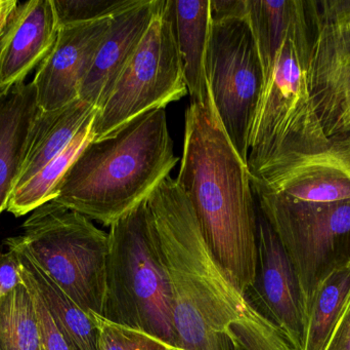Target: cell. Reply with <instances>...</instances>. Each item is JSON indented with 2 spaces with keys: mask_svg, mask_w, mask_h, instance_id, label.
Returning a JSON list of instances; mask_svg holds the SVG:
<instances>
[{
  "mask_svg": "<svg viewBox=\"0 0 350 350\" xmlns=\"http://www.w3.org/2000/svg\"><path fill=\"white\" fill-rule=\"evenodd\" d=\"M147 201L172 282L177 347L294 350L214 258L175 179L166 177Z\"/></svg>",
  "mask_w": 350,
  "mask_h": 350,
  "instance_id": "cell-1",
  "label": "cell"
},
{
  "mask_svg": "<svg viewBox=\"0 0 350 350\" xmlns=\"http://www.w3.org/2000/svg\"><path fill=\"white\" fill-rule=\"evenodd\" d=\"M175 181L214 258L245 294L256 271V199L248 166L226 135L214 103L187 107Z\"/></svg>",
  "mask_w": 350,
  "mask_h": 350,
  "instance_id": "cell-2",
  "label": "cell"
},
{
  "mask_svg": "<svg viewBox=\"0 0 350 350\" xmlns=\"http://www.w3.org/2000/svg\"><path fill=\"white\" fill-rule=\"evenodd\" d=\"M316 0H295L283 41L269 71L249 140L251 181L263 186L318 156L330 153L310 96Z\"/></svg>",
  "mask_w": 350,
  "mask_h": 350,
  "instance_id": "cell-3",
  "label": "cell"
},
{
  "mask_svg": "<svg viewBox=\"0 0 350 350\" xmlns=\"http://www.w3.org/2000/svg\"><path fill=\"white\" fill-rule=\"evenodd\" d=\"M165 108L92 140L55 191L53 201L110 227L148 199L178 162Z\"/></svg>",
  "mask_w": 350,
  "mask_h": 350,
  "instance_id": "cell-4",
  "label": "cell"
},
{
  "mask_svg": "<svg viewBox=\"0 0 350 350\" xmlns=\"http://www.w3.org/2000/svg\"><path fill=\"white\" fill-rule=\"evenodd\" d=\"M102 318L176 347L172 287L147 199L110 226Z\"/></svg>",
  "mask_w": 350,
  "mask_h": 350,
  "instance_id": "cell-5",
  "label": "cell"
},
{
  "mask_svg": "<svg viewBox=\"0 0 350 350\" xmlns=\"http://www.w3.org/2000/svg\"><path fill=\"white\" fill-rule=\"evenodd\" d=\"M33 262L79 308L103 316L109 234L85 216L51 201L31 213L16 236Z\"/></svg>",
  "mask_w": 350,
  "mask_h": 350,
  "instance_id": "cell-6",
  "label": "cell"
},
{
  "mask_svg": "<svg viewBox=\"0 0 350 350\" xmlns=\"http://www.w3.org/2000/svg\"><path fill=\"white\" fill-rule=\"evenodd\" d=\"M257 205L297 275L306 310L323 283L350 262V199L306 203L251 182Z\"/></svg>",
  "mask_w": 350,
  "mask_h": 350,
  "instance_id": "cell-7",
  "label": "cell"
},
{
  "mask_svg": "<svg viewBox=\"0 0 350 350\" xmlns=\"http://www.w3.org/2000/svg\"><path fill=\"white\" fill-rule=\"evenodd\" d=\"M187 94L175 36L174 0L159 8L135 55L92 121V140L116 133L154 109L165 108Z\"/></svg>",
  "mask_w": 350,
  "mask_h": 350,
  "instance_id": "cell-8",
  "label": "cell"
},
{
  "mask_svg": "<svg viewBox=\"0 0 350 350\" xmlns=\"http://www.w3.org/2000/svg\"><path fill=\"white\" fill-rule=\"evenodd\" d=\"M206 74L220 123L247 164L251 129L265 76L246 16L211 22Z\"/></svg>",
  "mask_w": 350,
  "mask_h": 350,
  "instance_id": "cell-9",
  "label": "cell"
},
{
  "mask_svg": "<svg viewBox=\"0 0 350 350\" xmlns=\"http://www.w3.org/2000/svg\"><path fill=\"white\" fill-rule=\"evenodd\" d=\"M317 30L310 58V96L331 145L350 135V0H316Z\"/></svg>",
  "mask_w": 350,
  "mask_h": 350,
  "instance_id": "cell-10",
  "label": "cell"
},
{
  "mask_svg": "<svg viewBox=\"0 0 350 350\" xmlns=\"http://www.w3.org/2000/svg\"><path fill=\"white\" fill-rule=\"evenodd\" d=\"M255 279L245 292L251 305L282 331L294 350H304L308 310L293 265L256 203Z\"/></svg>",
  "mask_w": 350,
  "mask_h": 350,
  "instance_id": "cell-11",
  "label": "cell"
},
{
  "mask_svg": "<svg viewBox=\"0 0 350 350\" xmlns=\"http://www.w3.org/2000/svg\"><path fill=\"white\" fill-rule=\"evenodd\" d=\"M112 18L68 25L37 68L33 84L39 108H63L79 99V90Z\"/></svg>",
  "mask_w": 350,
  "mask_h": 350,
  "instance_id": "cell-12",
  "label": "cell"
},
{
  "mask_svg": "<svg viewBox=\"0 0 350 350\" xmlns=\"http://www.w3.org/2000/svg\"><path fill=\"white\" fill-rule=\"evenodd\" d=\"M59 31L53 0L18 3L0 37V92L24 82L49 55Z\"/></svg>",
  "mask_w": 350,
  "mask_h": 350,
  "instance_id": "cell-13",
  "label": "cell"
},
{
  "mask_svg": "<svg viewBox=\"0 0 350 350\" xmlns=\"http://www.w3.org/2000/svg\"><path fill=\"white\" fill-rule=\"evenodd\" d=\"M159 4L160 0H141L137 5L111 20L90 71L80 86V100L96 110L106 102L153 22Z\"/></svg>",
  "mask_w": 350,
  "mask_h": 350,
  "instance_id": "cell-14",
  "label": "cell"
},
{
  "mask_svg": "<svg viewBox=\"0 0 350 350\" xmlns=\"http://www.w3.org/2000/svg\"><path fill=\"white\" fill-rule=\"evenodd\" d=\"M5 246L18 257L21 277L25 285L39 298L51 314L55 326L71 350H100V325L62 291L30 258L16 236L8 238Z\"/></svg>",
  "mask_w": 350,
  "mask_h": 350,
  "instance_id": "cell-15",
  "label": "cell"
},
{
  "mask_svg": "<svg viewBox=\"0 0 350 350\" xmlns=\"http://www.w3.org/2000/svg\"><path fill=\"white\" fill-rule=\"evenodd\" d=\"M33 82L0 92V214L16 188L33 121L39 111Z\"/></svg>",
  "mask_w": 350,
  "mask_h": 350,
  "instance_id": "cell-16",
  "label": "cell"
},
{
  "mask_svg": "<svg viewBox=\"0 0 350 350\" xmlns=\"http://www.w3.org/2000/svg\"><path fill=\"white\" fill-rule=\"evenodd\" d=\"M174 18L177 49L191 103L213 104L207 74L206 58L209 43V0H174Z\"/></svg>",
  "mask_w": 350,
  "mask_h": 350,
  "instance_id": "cell-17",
  "label": "cell"
},
{
  "mask_svg": "<svg viewBox=\"0 0 350 350\" xmlns=\"http://www.w3.org/2000/svg\"><path fill=\"white\" fill-rule=\"evenodd\" d=\"M96 112L94 106L80 99L55 110L39 109L31 127L14 190L28 182L47 162L62 153Z\"/></svg>",
  "mask_w": 350,
  "mask_h": 350,
  "instance_id": "cell-18",
  "label": "cell"
},
{
  "mask_svg": "<svg viewBox=\"0 0 350 350\" xmlns=\"http://www.w3.org/2000/svg\"><path fill=\"white\" fill-rule=\"evenodd\" d=\"M260 186L306 203L347 201L350 199V173L332 154L327 153L291 168L269 186Z\"/></svg>",
  "mask_w": 350,
  "mask_h": 350,
  "instance_id": "cell-19",
  "label": "cell"
},
{
  "mask_svg": "<svg viewBox=\"0 0 350 350\" xmlns=\"http://www.w3.org/2000/svg\"><path fill=\"white\" fill-rule=\"evenodd\" d=\"M94 115L84 123L83 127L62 153L47 162L28 182L12 193L5 211L16 217H22L32 213L43 203L53 201L57 185L72 164L75 162L80 152L94 139L92 127Z\"/></svg>",
  "mask_w": 350,
  "mask_h": 350,
  "instance_id": "cell-20",
  "label": "cell"
},
{
  "mask_svg": "<svg viewBox=\"0 0 350 350\" xmlns=\"http://www.w3.org/2000/svg\"><path fill=\"white\" fill-rule=\"evenodd\" d=\"M350 299V264L321 285L308 314L304 350H325Z\"/></svg>",
  "mask_w": 350,
  "mask_h": 350,
  "instance_id": "cell-21",
  "label": "cell"
},
{
  "mask_svg": "<svg viewBox=\"0 0 350 350\" xmlns=\"http://www.w3.org/2000/svg\"><path fill=\"white\" fill-rule=\"evenodd\" d=\"M0 350H42L34 300L24 282L0 297Z\"/></svg>",
  "mask_w": 350,
  "mask_h": 350,
  "instance_id": "cell-22",
  "label": "cell"
},
{
  "mask_svg": "<svg viewBox=\"0 0 350 350\" xmlns=\"http://www.w3.org/2000/svg\"><path fill=\"white\" fill-rule=\"evenodd\" d=\"M295 0H246V16L256 41L263 76L269 71L285 36Z\"/></svg>",
  "mask_w": 350,
  "mask_h": 350,
  "instance_id": "cell-23",
  "label": "cell"
},
{
  "mask_svg": "<svg viewBox=\"0 0 350 350\" xmlns=\"http://www.w3.org/2000/svg\"><path fill=\"white\" fill-rule=\"evenodd\" d=\"M59 28L113 18L141 0H53Z\"/></svg>",
  "mask_w": 350,
  "mask_h": 350,
  "instance_id": "cell-24",
  "label": "cell"
},
{
  "mask_svg": "<svg viewBox=\"0 0 350 350\" xmlns=\"http://www.w3.org/2000/svg\"><path fill=\"white\" fill-rule=\"evenodd\" d=\"M96 318L102 336L100 350H181L142 331L114 324L100 316Z\"/></svg>",
  "mask_w": 350,
  "mask_h": 350,
  "instance_id": "cell-25",
  "label": "cell"
},
{
  "mask_svg": "<svg viewBox=\"0 0 350 350\" xmlns=\"http://www.w3.org/2000/svg\"><path fill=\"white\" fill-rule=\"evenodd\" d=\"M31 294H32L35 308H36L42 350H71L65 337L62 335L57 327L55 326L51 314L47 312L42 302L33 292H31Z\"/></svg>",
  "mask_w": 350,
  "mask_h": 350,
  "instance_id": "cell-26",
  "label": "cell"
},
{
  "mask_svg": "<svg viewBox=\"0 0 350 350\" xmlns=\"http://www.w3.org/2000/svg\"><path fill=\"white\" fill-rule=\"evenodd\" d=\"M18 257L8 249L0 253V297L12 292L22 283Z\"/></svg>",
  "mask_w": 350,
  "mask_h": 350,
  "instance_id": "cell-27",
  "label": "cell"
},
{
  "mask_svg": "<svg viewBox=\"0 0 350 350\" xmlns=\"http://www.w3.org/2000/svg\"><path fill=\"white\" fill-rule=\"evenodd\" d=\"M211 22L246 16V0H209Z\"/></svg>",
  "mask_w": 350,
  "mask_h": 350,
  "instance_id": "cell-28",
  "label": "cell"
},
{
  "mask_svg": "<svg viewBox=\"0 0 350 350\" xmlns=\"http://www.w3.org/2000/svg\"><path fill=\"white\" fill-rule=\"evenodd\" d=\"M325 350H350V299Z\"/></svg>",
  "mask_w": 350,
  "mask_h": 350,
  "instance_id": "cell-29",
  "label": "cell"
},
{
  "mask_svg": "<svg viewBox=\"0 0 350 350\" xmlns=\"http://www.w3.org/2000/svg\"><path fill=\"white\" fill-rule=\"evenodd\" d=\"M329 152L337 158L350 173V137L333 143Z\"/></svg>",
  "mask_w": 350,
  "mask_h": 350,
  "instance_id": "cell-30",
  "label": "cell"
},
{
  "mask_svg": "<svg viewBox=\"0 0 350 350\" xmlns=\"http://www.w3.org/2000/svg\"><path fill=\"white\" fill-rule=\"evenodd\" d=\"M18 5L16 0H0V37Z\"/></svg>",
  "mask_w": 350,
  "mask_h": 350,
  "instance_id": "cell-31",
  "label": "cell"
},
{
  "mask_svg": "<svg viewBox=\"0 0 350 350\" xmlns=\"http://www.w3.org/2000/svg\"><path fill=\"white\" fill-rule=\"evenodd\" d=\"M347 105H349V125H350V86L349 88V92H347ZM350 137V135L349 136Z\"/></svg>",
  "mask_w": 350,
  "mask_h": 350,
  "instance_id": "cell-32",
  "label": "cell"
},
{
  "mask_svg": "<svg viewBox=\"0 0 350 350\" xmlns=\"http://www.w3.org/2000/svg\"><path fill=\"white\" fill-rule=\"evenodd\" d=\"M230 350H239L237 347H234V345H230Z\"/></svg>",
  "mask_w": 350,
  "mask_h": 350,
  "instance_id": "cell-33",
  "label": "cell"
},
{
  "mask_svg": "<svg viewBox=\"0 0 350 350\" xmlns=\"http://www.w3.org/2000/svg\"><path fill=\"white\" fill-rule=\"evenodd\" d=\"M349 264H350V262H349Z\"/></svg>",
  "mask_w": 350,
  "mask_h": 350,
  "instance_id": "cell-34",
  "label": "cell"
}]
</instances>
